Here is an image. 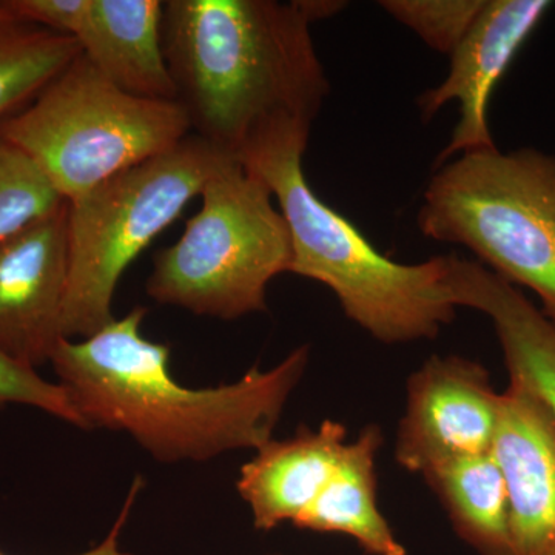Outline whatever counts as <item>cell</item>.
I'll return each instance as SVG.
<instances>
[{"mask_svg":"<svg viewBox=\"0 0 555 555\" xmlns=\"http://www.w3.org/2000/svg\"><path fill=\"white\" fill-rule=\"evenodd\" d=\"M423 478L467 546L478 555H514L506 485L491 452L455 460Z\"/></svg>","mask_w":555,"mask_h":555,"instance_id":"2e32d148","label":"cell"},{"mask_svg":"<svg viewBox=\"0 0 555 555\" xmlns=\"http://www.w3.org/2000/svg\"><path fill=\"white\" fill-rule=\"evenodd\" d=\"M383 443L377 425L347 441L331 480L294 521L295 528L349 537L367 555H408L378 507L377 455Z\"/></svg>","mask_w":555,"mask_h":555,"instance_id":"9a60e30c","label":"cell"},{"mask_svg":"<svg viewBox=\"0 0 555 555\" xmlns=\"http://www.w3.org/2000/svg\"><path fill=\"white\" fill-rule=\"evenodd\" d=\"M24 404L56 416L68 425L89 430L86 420L60 383L47 382L38 371L0 352V408Z\"/></svg>","mask_w":555,"mask_h":555,"instance_id":"ffe728a7","label":"cell"},{"mask_svg":"<svg viewBox=\"0 0 555 555\" xmlns=\"http://www.w3.org/2000/svg\"><path fill=\"white\" fill-rule=\"evenodd\" d=\"M347 443V427L324 420L286 440L268 441L240 470L236 489L258 531L292 524L321 494Z\"/></svg>","mask_w":555,"mask_h":555,"instance_id":"7c38bea8","label":"cell"},{"mask_svg":"<svg viewBox=\"0 0 555 555\" xmlns=\"http://www.w3.org/2000/svg\"><path fill=\"white\" fill-rule=\"evenodd\" d=\"M420 232L460 244L480 264L534 292L555 320V156L537 149L463 153L437 167Z\"/></svg>","mask_w":555,"mask_h":555,"instance_id":"277c9868","label":"cell"},{"mask_svg":"<svg viewBox=\"0 0 555 555\" xmlns=\"http://www.w3.org/2000/svg\"><path fill=\"white\" fill-rule=\"evenodd\" d=\"M87 0H0V9L13 20L75 38L86 13Z\"/></svg>","mask_w":555,"mask_h":555,"instance_id":"44dd1931","label":"cell"},{"mask_svg":"<svg viewBox=\"0 0 555 555\" xmlns=\"http://www.w3.org/2000/svg\"><path fill=\"white\" fill-rule=\"evenodd\" d=\"M448 288L456 309L478 310L491 320L509 378L534 390L555 416V320L480 262L454 255Z\"/></svg>","mask_w":555,"mask_h":555,"instance_id":"4fadbf2b","label":"cell"},{"mask_svg":"<svg viewBox=\"0 0 555 555\" xmlns=\"http://www.w3.org/2000/svg\"><path fill=\"white\" fill-rule=\"evenodd\" d=\"M145 313L134 308L89 338L64 339L51 358L89 429L127 434L160 463L208 462L272 440L310 346L269 371L254 366L229 385L192 389L170 374V347L142 337Z\"/></svg>","mask_w":555,"mask_h":555,"instance_id":"7a4b0ae2","label":"cell"},{"mask_svg":"<svg viewBox=\"0 0 555 555\" xmlns=\"http://www.w3.org/2000/svg\"><path fill=\"white\" fill-rule=\"evenodd\" d=\"M229 159L189 134L169 152L120 171L68 203L65 338H89L115 321L113 298L124 272Z\"/></svg>","mask_w":555,"mask_h":555,"instance_id":"52a82bcc","label":"cell"},{"mask_svg":"<svg viewBox=\"0 0 555 555\" xmlns=\"http://www.w3.org/2000/svg\"><path fill=\"white\" fill-rule=\"evenodd\" d=\"M62 203L30 156L0 133V240Z\"/></svg>","mask_w":555,"mask_h":555,"instance_id":"ac0fdd59","label":"cell"},{"mask_svg":"<svg viewBox=\"0 0 555 555\" xmlns=\"http://www.w3.org/2000/svg\"><path fill=\"white\" fill-rule=\"evenodd\" d=\"M298 0H167L163 47L190 129L240 160L308 138L328 94Z\"/></svg>","mask_w":555,"mask_h":555,"instance_id":"6da1fadb","label":"cell"},{"mask_svg":"<svg viewBox=\"0 0 555 555\" xmlns=\"http://www.w3.org/2000/svg\"><path fill=\"white\" fill-rule=\"evenodd\" d=\"M309 139L288 138L251 152L241 166L268 184L292 240L288 273L331 288L345 315L385 345L434 339L455 317L449 257L401 264L374 247L321 201L302 171Z\"/></svg>","mask_w":555,"mask_h":555,"instance_id":"3957f363","label":"cell"},{"mask_svg":"<svg viewBox=\"0 0 555 555\" xmlns=\"http://www.w3.org/2000/svg\"><path fill=\"white\" fill-rule=\"evenodd\" d=\"M491 454L506 485L514 555H555V416L517 379L500 393Z\"/></svg>","mask_w":555,"mask_h":555,"instance_id":"8fae6325","label":"cell"},{"mask_svg":"<svg viewBox=\"0 0 555 555\" xmlns=\"http://www.w3.org/2000/svg\"><path fill=\"white\" fill-rule=\"evenodd\" d=\"M160 0H87L75 39L109 82L133 96L177 101L163 47Z\"/></svg>","mask_w":555,"mask_h":555,"instance_id":"5bb4252c","label":"cell"},{"mask_svg":"<svg viewBox=\"0 0 555 555\" xmlns=\"http://www.w3.org/2000/svg\"><path fill=\"white\" fill-rule=\"evenodd\" d=\"M551 9L550 0H486L451 54L447 78L418 100L425 119L434 118L449 102L460 105L459 124L436 169L452 156L495 147L488 126L489 98Z\"/></svg>","mask_w":555,"mask_h":555,"instance_id":"30bf717a","label":"cell"},{"mask_svg":"<svg viewBox=\"0 0 555 555\" xmlns=\"http://www.w3.org/2000/svg\"><path fill=\"white\" fill-rule=\"evenodd\" d=\"M266 555H286V554H266Z\"/></svg>","mask_w":555,"mask_h":555,"instance_id":"603a6c76","label":"cell"},{"mask_svg":"<svg viewBox=\"0 0 555 555\" xmlns=\"http://www.w3.org/2000/svg\"><path fill=\"white\" fill-rule=\"evenodd\" d=\"M82 53L78 40L0 9V120L21 112Z\"/></svg>","mask_w":555,"mask_h":555,"instance_id":"e0dca14e","label":"cell"},{"mask_svg":"<svg viewBox=\"0 0 555 555\" xmlns=\"http://www.w3.org/2000/svg\"><path fill=\"white\" fill-rule=\"evenodd\" d=\"M199 196L181 238L153 259L149 297L225 321L266 312L270 281L292 264L291 232L272 192L229 159Z\"/></svg>","mask_w":555,"mask_h":555,"instance_id":"5b68a950","label":"cell"},{"mask_svg":"<svg viewBox=\"0 0 555 555\" xmlns=\"http://www.w3.org/2000/svg\"><path fill=\"white\" fill-rule=\"evenodd\" d=\"M486 0H383L382 9L438 53L451 56Z\"/></svg>","mask_w":555,"mask_h":555,"instance_id":"d6986e66","label":"cell"},{"mask_svg":"<svg viewBox=\"0 0 555 555\" xmlns=\"http://www.w3.org/2000/svg\"><path fill=\"white\" fill-rule=\"evenodd\" d=\"M499 398L483 364L460 356L427 358L408 379L393 448L398 466L426 476L491 452Z\"/></svg>","mask_w":555,"mask_h":555,"instance_id":"ba28073f","label":"cell"},{"mask_svg":"<svg viewBox=\"0 0 555 555\" xmlns=\"http://www.w3.org/2000/svg\"><path fill=\"white\" fill-rule=\"evenodd\" d=\"M69 273L68 203L0 240V352L30 369L64 339Z\"/></svg>","mask_w":555,"mask_h":555,"instance_id":"9c48e42d","label":"cell"},{"mask_svg":"<svg viewBox=\"0 0 555 555\" xmlns=\"http://www.w3.org/2000/svg\"><path fill=\"white\" fill-rule=\"evenodd\" d=\"M190 131L178 101L126 93L82 53L27 107L0 120V133L30 156L67 203L177 147Z\"/></svg>","mask_w":555,"mask_h":555,"instance_id":"8992f818","label":"cell"},{"mask_svg":"<svg viewBox=\"0 0 555 555\" xmlns=\"http://www.w3.org/2000/svg\"><path fill=\"white\" fill-rule=\"evenodd\" d=\"M142 480L141 478H134L133 486L130 488L129 495H127L126 503H124L122 509H120L118 518H116L115 525L109 529L105 539L102 540L100 545L91 547V550L86 551V553H80L76 555H133L129 553H124L120 550V534H122L124 526H126L127 520H129V516L131 509H133L134 503H137L139 492H141ZM0 555H9L3 553L0 550Z\"/></svg>","mask_w":555,"mask_h":555,"instance_id":"7402d4cb","label":"cell"}]
</instances>
